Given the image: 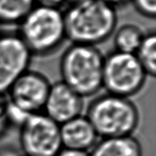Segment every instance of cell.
<instances>
[{
  "label": "cell",
  "instance_id": "obj_4",
  "mask_svg": "<svg viewBox=\"0 0 156 156\" xmlns=\"http://www.w3.org/2000/svg\"><path fill=\"white\" fill-rule=\"evenodd\" d=\"M86 117L99 139L131 136L138 129L140 113L131 99L105 93L90 102Z\"/></svg>",
  "mask_w": 156,
  "mask_h": 156
},
{
  "label": "cell",
  "instance_id": "obj_6",
  "mask_svg": "<svg viewBox=\"0 0 156 156\" xmlns=\"http://www.w3.org/2000/svg\"><path fill=\"white\" fill-rule=\"evenodd\" d=\"M23 156H55L62 149L60 124L44 112L30 114L20 126Z\"/></svg>",
  "mask_w": 156,
  "mask_h": 156
},
{
  "label": "cell",
  "instance_id": "obj_15",
  "mask_svg": "<svg viewBox=\"0 0 156 156\" xmlns=\"http://www.w3.org/2000/svg\"><path fill=\"white\" fill-rule=\"evenodd\" d=\"M12 126L8 112L7 97L6 95H0V139L7 134Z\"/></svg>",
  "mask_w": 156,
  "mask_h": 156
},
{
  "label": "cell",
  "instance_id": "obj_1",
  "mask_svg": "<svg viewBox=\"0 0 156 156\" xmlns=\"http://www.w3.org/2000/svg\"><path fill=\"white\" fill-rule=\"evenodd\" d=\"M64 16L68 40L72 44L94 46L112 36L119 20L117 9L102 0L70 4Z\"/></svg>",
  "mask_w": 156,
  "mask_h": 156
},
{
  "label": "cell",
  "instance_id": "obj_17",
  "mask_svg": "<svg viewBox=\"0 0 156 156\" xmlns=\"http://www.w3.org/2000/svg\"><path fill=\"white\" fill-rule=\"evenodd\" d=\"M0 156H23L20 150L14 146L5 145L0 147Z\"/></svg>",
  "mask_w": 156,
  "mask_h": 156
},
{
  "label": "cell",
  "instance_id": "obj_21",
  "mask_svg": "<svg viewBox=\"0 0 156 156\" xmlns=\"http://www.w3.org/2000/svg\"><path fill=\"white\" fill-rule=\"evenodd\" d=\"M85 0H67V4H77V3H81L83 2Z\"/></svg>",
  "mask_w": 156,
  "mask_h": 156
},
{
  "label": "cell",
  "instance_id": "obj_12",
  "mask_svg": "<svg viewBox=\"0 0 156 156\" xmlns=\"http://www.w3.org/2000/svg\"><path fill=\"white\" fill-rule=\"evenodd\" d=\"M145 33L134 24H125L117 28L113 33L114 51L135 54L144 37Z\"/></svg>",
  "mask_w": 156,
  "mask_h": 156
},
{
  "label": "cell",
  "instance_id": "obj_13",
  "mask_svg": "<svg viewBox=\"0 0 156 156\" xmlns=\"http://www.w3.org/2000/svg\"><path fill=\"white\" fill-rule=\"evenodd\" d=\"M36 4L35 0H0V24L19 25Z\"/></svg>",
  "mask_w": 156,
  "mask_h": 156
},
{
  "label": "cell",
  "instance_id": "obj_19",
  "mask_svg": "<svg viewBox=\"0 0 156 156\" xmlns=\"http://www.w3.org/2000/svg\"><path fill=\"white\" fill-rule=\"evenodd\" d=\"M55 156H89V153L77 151V150H71L68 149H61L60 152Z\"/></svg>",
  "mask_w": 156,
  "mask_h": 156
},
{
  "label": "cell",
  "instance_id": "obj_9",
  "mask_svg": "<svg viewBox=\"0 0 156 156\" xmlns=\"http://www.w3.org/2000/svg\"><path fill=\"white\" fill-rule=\"evenodd\" d=\"M84 98L77 92L59 81L51 84L44 113L58 124H62L82 114Z\"/></svg>",
  "mask_w": 156,
  "mask_h": 156
},
{
  "label": "cell",
  "instance_id": "obj_7",
  "mask_svg": "<svg viewBox=\"0 0 156 156\" xmlns=\"http://www.w3.org/2000/svg\"><path fill=\"white\" fill-rule=\"evenodd\" d=\"M51 83L44 74L29 69L6 93L8 101L27 115L44 112Z\"/></svg>",
  "mask_w": 156,
  "mask_h": 156
},
{
  "label": "cell",
  "instance_id": "obj_8",
  "mask_svg": "<svg viewBox=\"0 0 156 156\" xmlns=\"http://www.w3.org/2000/svg\"><path fill=\"white\" fill-rule=\"evenodd\" d=\"M32 57L17 32L0 33V95L30 69Z\"/></svg>",
  "mask_w": 156,
  "mask_h": 156
},
{
  "label": "cell",
  "instance_id": "obj_10",
  "mask_svg": "<svg viewBox=\"0 0 156 156\" xmlns=\"http://www.w3.org/2000/svg\"><path fill=\"white\" fill-rule=\"evenodd\" d=\"M63 149L87 152L94 147L99 137L86 115H80L60 125Z\"/></svg>",
  "mask_w": 156,
  "mask_h": 156
},
{
  "label": "cell",
  "instance_id": "obj_2",
  "mask_svg": "<svg viewBox=\"0 0 156 156\" xmlns=\"http://www.w3.org/2000/svg\"><path fill=\"white\" fill-rule=\"evenodd\" d=\"M18 27V34L32 56L53 54L67 39L64 11L61 8L37 4Z\"/></svg>",
  "mask_w": 156,
  "mask_h": 156
},
{
  "label": "cell",
  "instance_id": "obj_16",
  "mask_svg": "<svg viewBox=\"0 0 156 156\" xmlns=\"http://www.w3.org/2000/svg\"><path fill=\"white\" fill-rule=\"evenodd\" d=\"M133 7L142 16L154 19L156 14V0H130Z\"/></svg>",
  "mask_w": 156,
  "mask_h": 156
},
{
  "label": "cell",
  "instance_id": "obj_5",
  "mask_svg": "<svg viewBox=\"0 0 156 156\" xmlns=\"http://www.w3.org/2000/svg\"><path fill=\"white\" fill-rule=\"evenodd\" d=\"M147 76L134 54L114 51L104 58L102 88L107 93L130 98L142 90Z\"/></svg>",
  "mask_w": 156,
  "mask_h": 156
},
{
  "label": "cell",
  "instance_id": "obj_14",
  "mask_svg": "<svg viewBox=\"0 0 156 156\" xmlns=\"http://www.w3.org/2000/svg\"><path fill=\"white\" fill-rule=\"evenodd\" d=\"M134 55L148 76L154 77L156 74V34L154 32L144 34Z\"/></svg>",
  "mask_w": 156,
  "mask_h": 156
},
{
  "label": "cell",
  "instance_id": "obj_18",
  "mask_svg": "<svg viewBox=\"0 0 156 156\" xmlns=\"http://www.w3.org/2000/svg\"><path fill=\"white\" fill-rule=\"evenodd\" d=\"M35 1L38 4L58 8H61L64 4H67V0H35Z\"/></svg>",
  "mask_w": 156,
  "mask_h": 156
},
{
  "label": "cell",
  "instance_id": "obj_11",
  "mask_svg": "<svg viewBox=\"0 0 156 156\" xmlns=\"http://www.w3.org/2000/svg\"><path fill=\"white\" fill-rule=\"evenodd\" d=\"M89 156H143V148L133 135L99 139Z\"/></svg>",
  "mask_w": 156,
  "mask_h": 156
},
{
  "label": "cell",
  "instance_id": "obj_3",
  "mask_svg": "<svg viewBox=\"0 0 156 156\" xmlns=\"http://www.w3.org/2000/svg\"><path fill=\"white\" fill-rule=\"evenodd\" d=\"M104 58L97 46L71 43L60 60L61 81L83 98L96 95L102 89Z\"/></svg>",
  "mask_w": 156,
  "mask_h": 156
},
{
  "label": "cell",
  "instance_id": "obj_20",
  "mask_svg": "<svg viewBox=\"0 0 156 156\" xmlns=\"http://www.w3.org/2000/svg\"><path fill=\"white\" fill-rule=\"evenodd\" d=\"M102 1L105 2L112 7L116 8V9L120 6H122V5H125L126 4L130 2V0H102Z\"/></svg>",
  "mask_w": 156,
  "mask_h": 156
}]
</instances>
